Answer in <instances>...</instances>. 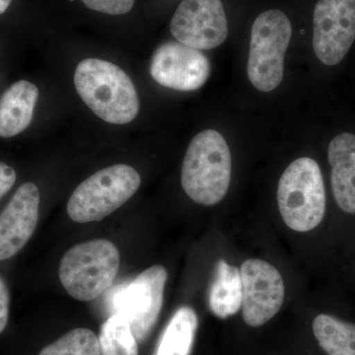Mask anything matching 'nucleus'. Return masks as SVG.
Instances as JSON below:
<instances>
[{
  "label": "nucleus",
  "instance_id": "6ab92c4d",
  "mask_svg": "<svg viewBox=\"0 0 355 355\" xmlns=\"http://www.w3.org/2000/svg\"><path fill=\"white\" fill-rule=\"evenodd\" d=\"M38 355H101V349L92 331L76 329L46 345Z\"/></svg>",
  "mask_w": 355,
  "mask_h": 355
},
{
  "label": "nucleus",
  "instance_id": "dca6fc26",
  "mask_svg": "<svg viewBox=\"0 0 355 355\" xmlns=\"http://www.w3.org/2000/svg\"><path fill=\"white\" fill-rule=\"evenodd\" d=\"M198 324L193 309L188 306L179 308L163 331L154 355H190Z\"/></svg>",
  "mask_w": 355,
  "mask_h": 355
},
{
  "label": "nucleus",
  "instance_id": "9b49d317",
  "mask_svg": "<svg viewBox=\"0 0 355 355\" xmlns=\"http://www.w3.org/2000/svg\"><path fill=\"white\" fill-rule=\"evenodd\" d=\"M209 58L197 49L178 41L161 44L154 51L150 74L166 88L178 91H196L202 88L210 76Z\"/></svg>",
  "mask_w": 355,
  "mask_h": 355
},
{
  "label": "nucleus",
  "instance_id": "4be33fe9",
  "mask_svg": "<svg viewBox=\"0 0 355 355\" xmlns=\"http://www.w3.org/2000/svg\"><path fill=\"white\" fill-rule=\"evenodd\" d=\"M17 180V174L11 166L0 161V200H2L11 189Z\"/></svg>",
  "mask_w": 355,
  "mask_h": 355
},
{
  "label": "nucleus",
  "instance_id": "39448f33",
  "mask_svg": "<svg viewBox=\"0 0 355 355\" xmlns=\"http://www.w3.org/2000/svg\"><path fill=\"white\" fill-rule=\"evenodd\" d=\"M141 184L139 172L116 164L87 178L70 196L67 214L78 223L101 221L133 197Z\"/></svg>",
  "mask_w": 355,
  "mask_h": 355
},
{
  "label": "nucleus",
  "instance_id": "9d476101",
  "mask_svg": "<svg viewBox=\"0 0 355 355\" xmlns=\"http://www.w3.org/2000/svg\"><path fill=\"white\" fill-rule=\"evenodd\" d=\"M170 31L178 42L197 50L220 46L228 36L221 0H183L173 16Z\"/></svg>",
  "mask_w": 355,
  "mask_h": 355
},
{
  "label": "nucleus",
  "instance_id": "423d86ee",
  "mask_svg": "<svg viewBox=\"0 0 355 355\" xmlns=\"http://www.w3.org/2000/svg\"><path fill=\"white\" fill-rule=\"evenodd\" d=\"M291 36V21L282 11H265L254 20L247 72L254 87L261 92H270L282 83Z\"/></svg>",
  "mask_w": 355,
  "mask_h": 355
},
{
  "label": "nucleus",
  "instance_id": "5701e85b",
  "mask_svg": "<svg viewBox=\"0 0 355 355\" xmlns=\"http://www.w3.org/2000/svg\"><path fill=\"white\" fill-rule=\"evenodd\" d=\"M12 0H0V14L6 12Z\"/></svg>",
  "mask_w": 355,
  "mask_h": 355
},
{
  "label": "nucleus",
  "instance_id": "f03ea898",
  "mask_svg": "<svg viewBox=\"0 0 355 355\" xmlns=\"http://www.w3.org/2000/svg\"><path fill=\"white\" fill-rule=\"evenodd\" d=\"M231 181V153L221 133L203 130L191 140L182 166L184 193L193 202L214 205L227 193Z\"/></svg>",
  "mask_w": 355,
  "mask_h": 355
},
{
  "label": "nucleus",
  "instance_id": "412c9836",
  "mask_svg": "<svg viewBox=\"0 0 355 355\" xmlns=\"http://www.w3.org/2000/svg\"><path fill=\"white\" fill-rule=\"evenodd\" d=\"M11 294L6 280L0 275V335L6 331L10 316Z\"/></svg>",
  "mask_w": 355,
  "mask_h": 355
},
{
  "label": "nucleus",
  "instance_id": "7ed1b4c3",
  "mask_svg": "<svg viewBox=\"0 0 355 355\" xmlns=\"http://www.w3.org/2000/svg\"><path fill=\"white\" fill-rule=\"evenodd\" d=\"M280 216L292 230L308 232L321 223L326 212V191L321 169L312 158L296 159L277 187Z\"/></svg>",
  "mask_w": 355,
  "mask_h": 355
},
{
  "label": "nucleus",
  "instance_id": "f8f14e48",
  "mask_svg": "<svg viewBox=\"0 0 355 355\" xmlns=\"http://www.w3.org/2000/svg\"><path fill=\"white\" fill-rule=\"evenodd\" d=\"M41 195L36 184L26 182L0 211V263L22 251L38 226Z\"/></svg>",
  "mask_w": 355,
  "mask_h": 355
},
{
  "label": "nucleus",
  "instance_id": "aec40b11",
  "mask_svg": "<svg viewBox=\"0 0 355 355\" xmlns=\"http://www.w3.org/2000/svg\"><path fill=\"white\" fill-rule=\"evenodd\" d=\"M91 10L109 15H123L132 10L135 0H81Z\"/></svg>",
  "mask_w": 355,
  "mask_h": 355
},
{
  "label": "nucleus",
  "instance_id": "4468645a",
  "mask_svg": "<svg viewBox=\"0 0 355 355\" xmlns=\"http://www.w3.org/2000/svg\"><path fill=\"white\" fill-rule=\"evenodd\" d=\"M38 98V87L29 81H17L7 89L0 97V137H15L29 127Z\"/></svg>",
  "mask_w": 355,
  "mask_h": 355
},
{
  "label": "nucleus",
  "instance_id": "f3484780",
  "mask_svg": "<svg viewBox=\"0 0 355 355\" xmlns=\"http://www.w3.org/2000/svg\"><path fill=\"white\" fill-rule=\"evenodd\" d=\"M320 347L328 355H355V324L320 314L313 322Z\"/></svg>",
  "mask_w": 355,
  "mask_h": 355
},
{
  "label": "nucleus",
  "instance_id": "2eb2a0df",
  "mask_svg": "<svg viewBox=\"0 0 355 355\" xmlns=\"http://www.w3.org/2000/svg\"><path fill=\"white\" fill-rule=\"evenodd\" d=\"M209 307L219 319H227L242 308L241 273L224 260L217 263L216 277L210 287Z\"/></svg>",
  "mask_w": 355,
  "mask_h": 355
},
{
  "label": "nucleus",
  "instance_id": "ddd939ff",
  "mask_svg": "<svg viewBox=\"0 0 355 355\" xmlns=\"http://www.w3.org/2000/svg\"><path fill=\"white\" fill-rule=\"evenodd\" d=\"M331 183L338 207L355 214V135L343 132L329 144Z\"/></svg>",
  "mask_w": 355,
  "mask_h": 355
},
{
  "label": "nucleus",
  "instance_id": "20e7f679",
  "mask_svg": "<svg viewBox=\"0 0 355 355\" xmlns=\"http://www.w3.org/2000/svg\"><path fill=\"white\" fill-rule=\"evenodd\" d=\"M120 268V253L113 243L94 239L69 250L60 261L58 275L70 296L92 301L113 284Z\"/></svg>",
  "mask_w": 355,
  "mask_h": 355
},
{
  "label": "nucleus",
  "instance_id": "1a4fd4ad",
  "mask_svg": "<svg viewBox=\"0 0 355 355\" xmlns=\"http://www.w3.org/2000/svg\"><path fill=\"white\" fill-rule=\"evenodd\" d=\"M242 315L245 323L260 327L279 313L284 304L286 288L275 266L260 259L242 263Z\"/></svg>",
  "mask_w": 355,
  "mask_h": 355
},
{
  "label": "nucleus",
  "instance_id": "6e6552de",
  "mask_svg": "<svg viewBox=\"0 0 355 355\" xmlns=\"http://www.w3.org/2000/svg\"><path fill=\"white\" fill-rule=\"evenodd\" d=\"M355 40V0H319L313 18V49L320 62L340 64Z\"/></svg>",
  "mask_w": 355,
  "mask_h": 355
},
{
  "label": "nucleus",
  "instance_id": "a211bd4d",
  "mask_svg": "<svg viewBox=\"0 0 355 355\" xmlns=\"http://www.w3.org/2000/svg\"><path fill=\"white\" fill-rule=\"evenodd\" d=\"M98 340L101 355H139L130 322L120 314L112 315L103 324Z\"/></svg>",
  "mask_w": 355,
  "mask_h": 355
},
{
  "label": "nucleus",
  "instance_id": "0eeeda50",
  "mask_svg": "<svg viewBox=\"0 0 355 355\" xmlns=\"http://www.w3.org/2000/svg\"><path fill=\"white\" fill-rule=\"evenodd\" d=\"M167 279L164 266H153L118 287L112 295V312L130 322L137 342L146 340L157 322Z\"/></svg>",
  "mask_w": 355,
  "mask_h": 355
},
{
  "label": "nucleus",
  "instance_id": "f257e3e1",
  "mask_svg": "<svg viewBox=\"0 0 355 355\" xmlns=\"http://www.w3.org/2000/svg\"><path fill=\"white\" fill-rule=\"evenodd\" d=\"M77 93L103 121L125 125L137 118L139 99L130 76L118 65L99 58H86L74 73Z\"/></svg>",
  "mask_w": 355,
  "mask_h": 355
}]
</instances>
